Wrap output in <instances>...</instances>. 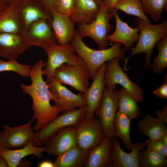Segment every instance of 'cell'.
I'll return each mask as SVG.
<instances>
[{
    "mask_svg": "<svg viewBox=\"0 0 167 167\" xmlns=\"http://www.w3.org/2000/svg\"><path fill=\"white\" fill-rule=\"evenodd\" d=\"M46 62L40 59L32 66L29 76L32 83L30 85L21 84L20 87L24 94L31 97L33 111V117L37 123L33 129L38 132L64 111L58 104V100L50 92L48 84L43 80V68Z\"/></svg>",
    "mask_w": 167,
    "mask_h": 167,
    "instance_id": "6da1fadb",
    "label": "cell"
},
{
    "mask_svg": "<svg viewBox=\"0 0 167 167\" xmlns=\"http://www.w3.org/2000/svg\"><path fill=\"white\" fill-rule=\"evenodd\" d=\"M136 28L138 30L139 39L135 46L130 49V55L124 58V69L130 59L134 55L141 53L145 54V68H149L151 64L152 55L156 45L158 41L167 34V20L156 24H152L138 17L134 20Z\"/></svg>",
    "mask_w": 167,
    "mask_h": 167,
    "instance_id": "7a4b0ae2",
    "label": "cell"
},
{
    "mask_svg": "<svg viewBox=\"0 0 167 167\" xmlns=\"http://www.w3.org/2000/svg\"><path fill=\"white\" fill-rule=\"evenodd\" d=\"M71 42L75 53L86 63L92 79L99 68L106 62L114 58L124 59L126 56L125 52L127 50L121 48L122 44L120 43L114 42L111 47L102 50H95L89 48L82 41L77 29Z\"/></svg>",
    "mask_w": 167,
    "mask_h": 167,
    "instance_id": "3957f363",
    "label": "cell"
},
{
    "mask_svg": "<svg viewBox=\"0 0 167 167\" xmlns=\"http://www.w3.org/2000/svg\"><path fill=\"white\" fill-rule=\"evenodd\" d=\"M96 0L100 5V10L96 19L89 24H77V30L82 39L85 37H91L96 43L99 49L102 50L107 47L106 36L113 28L110 20L114 16L113 12L109 13L107 8L102 4V0Z\"/></svg>",
    "mask_w": 167,
    "mask_h": 167,
    "instance_id": "277c9868",
    "label": "cell"
},
{
    "mask_svg": "<svg viewBox=\"0 0 167 167\" xmlns=\"http://www.w3.org/2000/svg\"><path fill=\"white\" fill-rule=\"evenodd\" d=\"M86 105L73 110L64 111L45 127L34 133L33 145L39 146L45 144L59 131L64 127L72 126L75 128L86 118Z\"/></svg>",
    "mask_w": 167,
    "mask_h": 167,
    "instance_id": "5b68a950",
    "label": "cell"
},
{
    "mask_svg": "<svg viewBox=\"0 0 167 167\" xmlns=\"http://www.w3.org/2000/svg\"><path fill=\"white\" fill-rule=\"evenodd\" d=\"M78 56L75 64L70 65L64 63L57 68L54 77L60 84L69 85L84 93L89 87L91 76L86 63Z\"/></svg>",
    "mask_w": 167,
    "mask_h": 167,
    "instance_id": "8992f818",
    "label": "cell"
},
{
    "mask_svg": "<svg viewBox=\"0 0 167 167\" xmlns=\"http://www.w3.org/2000/svg\"><path fill=\"white\" fill-rule=\"evenodd\" d=\"M119 91L115 87H105L103 96L96 113L98 116L105 137L115 136L114 122L118 109Z\"/></svg>",
    "mask_w": 167,
    "mask_h": 167,
    "instance_id": "52a82bcc",
    "label": "cell"
},
{
    "mask_svg": "<svg viewBox=\"0 0 167 167\" xmlns=\"http://www.w3.org/2000/svg\"><path fill=\"white\" fill-rule=\"evenodd\" d=\"M47 54L48 60L43 75L46 77L48 84L54 77L56 69L64 63L74 65L77 62L79 56L76 54L71 44L58 45L54 43L44 49Z\"/></svg>",
    "mask_w": 167,
    "mask_h": 167,
    "instance_id": "ba28073f",
    "label": "cell"
},
{
    "mask_svg": "<svg viewBox=\"0 0 167 167\" xmlns=\"http://www.w3.org/2000/svg\"><path fill=\"white\" fill-rule=\"evenodd\" d=\"M119 60L114 58L106 63L104 74L105 86L115 88L116 84H120L138 102H143V90L138 84L132 81L124 72L119 64Z\"/></svg>",
    "mask_w": 167,
    "mask_h": 167,
    "instance_id": "9c48e42d",
    "label": "cell"
},
{
    "mask_svg": "<svg viewBox=\"0 0 167 167\" xmlns=\"http://www.w3.org/2000/svg\"><path fill=\"white\" fill-rule=\"evenodd\" d=\"M77 146L89 151L100 144L105 135L98 119L85 118L75 128Z\"/></svg>",
    "mask_w": 167,
    "mask_h": 167,
    "instance_id": "30bf717a",
    "label": "cell"
},
{
    "mask_svg": "<svg viewBox=\"0 0 167 167\" xmlns=\"http://www.w3.org/2000/svg\"><path fill=\"white\" fill-rule=\"evenodd\" d=\"M32 118L27 123L22 126L11 127L5 124L3 130L0 132V148L14 149L27 145L33 139L34 133L31 124Z\"/></svg>",
    "mask_w": 167,
    "mask_h": 167,
    "instance_id": "8fae6325",
    "label": "cell"
},
{
    "mask_svg": "<svg viewBox=\"0 0 167 167\" xmlns=\"http://www.w3.org/2000/svg\"><path fill=\"white\" fill-rule=\"evenodd\" d=\"M51 28L47 20L40 19L33 23L20 35L30 46H36L45 49L56 41Z\"/></svg>",
    "mask_w": 167,
    "mask_h": 167,
    "instance_id": "7c38bea8",
    "label": "cell"
},
{
    "mask_svg": "<svg viewBox=\"0 0 167 167\" xmlns=\"http://www.w3.org/2000/svg\"><path fill=\"white\" fill-rule=\"evenodd\" d=\"M146 147L145 143H132L131 152H125L122 149L119 139L114 136L111 139L110 154L111 166L113 167H139L138 155L139 152Z\"/></svg>",
    "mask_w": 167,
    "mask_h": 167,
    "instance_id": "4fadbf2b",
    "label": "cell"
},
{
    "mask_svg": "<svg viewBox=\"0 0 167 167\" xmlns=\"http://www.w3.org/2000/svg\"><path fill=\"white\" fill-rule=\"evenodd\" d=\"M106 65V63H105L99 68L93 79L91 86L83 93L86 102V118H94L99 107L105 87L104 74Z\"/></svg>",
    "mask_w": 167,
    "mask_h": 167,
    "instance_id": "5bb4252c",
    "label": "cell"
},
{
    "mask_svg": "<svg viewBox=\"0 0 167 167\" xmlns=\"http://www.w3.org/2000/svg\"><path fill=\"white\" fill-rule=\"evenodd\" d=\"M48 84L51 93L57 99L58 103L64 111H71L86 105L83 93H73L58 82L54 77Z\"/></svg>",
    "mask_w": 167,
    "mask_h": 167,
    "instance_id": "9a60e30c",
    "label": "cell"
},
{
    "mask_svg": "<svg viewBox=\"0 0 167 167\" xmlns=\"http://www.w3.org/2000/svg\"><path fill=\"white\" fill-rule=\"evenodd\" d=\"M21 1L8 3L0 11V33L21 35L26 29L21 14Z\"/></svg>",
    "mask_w": 167,
    "mask_h": 167,
    "instance_id": "2e32d148",
    "label": "cell"
},
{
    "mask_svg": "<svg viewBox=\"0 0 167 167\" xmlns=\"http://www.w3.org/2000/svg\"><path fill=\"white\" fill-rule=\"evenodd\" d=\"M45 145L48 154L56 157L77 146L75 128L67 126L62 129Z\"/></svg>",
    "mask_w": 167,
    "mask_h": 167,
    "instance_id": "e0dca14e",
    "label": "cell"
},
{
    "mask_svg": "<svg viewBox=\"0 0 167 167\" xmlns=\"http://www.w3.org/2000/svg\"><path fill=\"white\" fill-rule=\"evenodd\" d=\"M30 46L20 34L0 33V56L3 58L16 59Z\"/></svg>",
    "mask_w": 167,
    "mask_h": 167,
    "instance_id": "ac0fdd59",
    "label": "cell"
},
{
    "mask_svg": "<svg viewBox=\"0 0 167 167\" xmlns=\"http://www.w3.org/2000/svg\"><path fill=\"white\" fill-rule=\"evenodd\" d=\"M118 10L114 9L113 12L116 21V28L114 32L107 35L106 40L108 42H118L123 44L126 50L132 47L139 39V34L137 28L130 27L122 21L119 16Z\"/></svg>",
    "mask_w": 167,
    "mask_h": 167,
    "instance_id": "d6986e66",
    "label": "cell"
},
{
    "mask_svg": "<svg viewBox=\"0 0 167 167\" xmlns=\"http://www.w3.org/2000/svg\"><path fill=\"white\" fill-rule=\"evenodd\" d=\"M51 24L56 41L58 45L69 43L73 39L76 32L75 23L70 17L58 13H52Z\"/></svg>",
    "mask_w": 167,
    "mask_h": 167,
    "instance_id": "ffe728a7",
    "label": "cell"
},
{
    "mask_svg": "<svg viewBox=\"0 0 167 167\" xmlns=\"http://www.w3.org/2000/svg\"><path fill=\"white\" fill-rule=\"evenodd\" d=\"M21 14L26 30L34 22L45 19L50 25L52 15L38 0H22Z\"/></svg>",
    "mask_w": 167,
    "mask_h": 167,
    "instance_id": "44dd1931",
    "label": "cell"
},
{
    "mask_svg": "<svg viewBox=\"0 0 167 167\" xmlns=\"http://www.w3.org/2000/svg\"><path fill=\"white\" fill-rule=\"evenodd\" d=\"M100 10L96 0H75L74 10L70 17L75 24H89L96 19Z\"/></svg>",
    "mask_w": 167,
    "mask_h": 167,
    "instance_id": "7402d4cb",
    "label": "cell"
},
{
    "mask_svg": "<svg viewBox=\"0 0 167 167\" xmlns=\"http://www.w3.org/2000/svg\"><path fill=\"white\" fill-rule=\"evenodd\" d=\"M33 140L24 147L10 149L3 148H0V155L6 160L9 167L17 166L19 162L24 157L33 155L38 159L41 158L43 156V153L46 152L45 148L34 146L32 143Z\"/></svg>",
    "mask_w": 167,
    "mask_h": 167,
    "instance_id": "603a6c76",
    "label": "cell"
},
{
    "mask_svg": "<svg viewBox=\"0 0 167 167\" xmlns=\"http://www.w3.org/2000/svg\"><path fill=\"white\" fill-rule=\"evenodd\" d=\"M111 139L105 137L100 144L89 151L85 167H104L111 166L110 150Z\"/></svg>",
    "mask_w": 167,
    "mask_h": 167,
    "instance_id": "cb8c5ba5",
    "label": "cell"
},
{
    "mask_svg": "<svg viewBox=\"0 0 167 167\" xmlns=\"http://www.w3.org/2000/svg\"><path fill=\"white\" fill-rule=\"evenodd\" d=\"M166 124L158 118L148 114L139 121L137 126L142 134L151 140H156L160 139L163 135L167 133Z\"/></svg>",
    "mask_w": 167,
    "mask_h": 167,
    "instance_id": "d4e9b609",
    "label": "cell"
},
{
    "mask_svg": "<svg viewBox=\"0 0 167 167\" xmlns=\"http://www.w3.org/2000/svg\"><path fill=\"white\" fill-rule=\"evenodd\" d=\"M89 151L77 146L57 156L54 162L55 167H81L86 164Z\"/></svg>",
    "mask_w": 167,
    "mask_h": 167,
    "instance_id": "484cf974",
    "label": "cell"
},
{
    "mask_svg": "<svg viewBox=\"0 0 167 167\" xmlns=\"http://www.w3.org/2000/svg\"><path fill=\"white\" fill-rule=\"evenodd\" d=\"M138 102L128 91L121 87L118 102L119 111L131 119L136 118L141 115V108Z\"/></svg>",
    "mask_w": 167,
    "mask_h": 167,
    "instance_id": "4316f807",
    "label": "cell"
},
{
    "mask_svg": "<svg viewBox=\"0 0 167 167\" xmlns=\"http://www.w3.org/2000/svg\"><path fill=\"white\" fill-rule=\"evenodd\" d=\"M131 119L118 110L115 116L114 122L115 136L120 138L124 147L131 151L132 143L130 136Z\"/></svg>",
    "mask_w": 167,
    "mask_h": 167,
    "instance_id": "83f0119b",
    "label": "cell"
},
{
    "mask_svg": "<svg viewBox=\"0 0 167 167\" xmlns=\"http://www.w3.org/2000/svg\"><path fill=\"white\" fill-rule=\"evenodd\" d=\"M166 157L147 148L140 151L138 155L139 167H165Z\"/></svg>",
    "mask_w": 167,
    "mask_h": 167,
    "instance_id": "f1b7e54d",
    "label": "cell"
},
{
    "mask_svg": "<svg viewBox=\"0 0 167 167\" xmlns=\"http://www.w3.org/2000/svg\"><path fill=\"white\" fill-rule=\"evenodd\" d=\"M158 53L153 60L151 67L153 73L160 75L167 67V34L157 43Z\"/></svg>",
    "mask_w": 167,
    "mask_h": 167,
    "instance_id": "f546056e",
    "label": "cell"
},
{
    "mask_svg": "<svg viewBox=\"0 0 167 167\" xmlns=\"http://www.w3.org/2000/svg\"><path fill=\"white\" fill-rule=\"evenodd\" d=\"M114 8L121 11L127 14L134 15L151 23L144 13L139 0H118Z\"/></svg>",
    "mask_w": 167,
    "mask_h": 167,
    "instance_id": "4dcf8cb0",
    "label": "cell"
},
{
    "mask_svg": "<svg viewBox=\"0 0 167 167\" xmlns=\"http://www.w3.org/2000/svg\"><path fill=\"white\" fill-rule=\"evenodd\" d=\"M145 13L149 15L155 23L161 18L164 9L167 11V0H139Z\"/></svg>",
    "mask_w": 167,
    "mask_h": 167,
    "instance_id": "1f68e13d",
    "label": "cell"
},
{
    "mask_svg": "<svg viewBox=\"0 0 167 167\" xmlns=\"http://www.w3.org/2000/svg\"><path fill=\"white\" fill-rule=\"evenodd\" d=\"M32 66L19 63L16 59L8 60L5 61L0 59V72L13 71L23 77L29 76Z\"/></svg>",
    "mask_w": 167,
    "mask_h": 167,
    "instance_id": "d6a6232c",
    "label": "cell"
},
{
    "mask_svg": "<svg viewBox=\"0 0 167 167\" xmlns=\"http://www.w3.org/2000/svg\"><path fill=\"white\" fill-rule=\"evenodd\" d=\"M53 2L57 12L69 17L75 5V0H54Z\"/></svg>",
    "mask_w": 167,
    "mask_h": 167,
    "instance_id": "836d02e7",
    "label": "cell"
},
{
    "mask_svg": "<svg viewBox=\"0 0 167 167\" xmlns=\"http://www.w3.org/2000/svg\"><path fill=\"white\" fill-rule=\"evenodd\" d=\"M144 142L147 148L164 156H167V146L160 139L152 140L148 139Z\"/></svg>",
    "mask_w": 167,
    "mask_h": 167,
    "instance_id": "e575fe53",
    "label": "cell"
},
{
    "mask_svg": "<svg viewBox=\"0 0 167 167\" xmlns=\"http://www.w3.org/2000/svg\"><path fill=\"white\" fill-rule=\"evenodd\" d=\"M165 83L154 90L153 93L157 96L163 99L167 98V75L165 76Z\"/></svg>",
    "mask_w": 167,
    "mask_h": 167,
    "instance_id": "d590c367",
    "label": "cell"
},
{
    "mask_svg": "<svg viewBox=\"0 0 167 167\" xmlns=\"http://www.w3.org/2000/svg\"><path fill=\"white\" fill-rule=\"evenodd\" d=\"M157 117L161 119L165 123H167V105H165L163 109H157L155 112Z\"/></svg>",
    "mask_w": 167,
    "mask_h": 167,
    "instance_id": "8d00e7d4",
    "label": "cell"
},
{
    "mask_svg": "<svg viewBox=\"0 0 167 167\" xmlns=\"http://www.w3.org/2000/svg\"><path fill=\"white\" fill-rule=\"evenodd\" d=\"M52 14L57 12L54 4V0H38Z\"/></svg>",
    "mask_w": 167,
    "mask_h": 167,
    "instance_id": "74e56055",
    "label": "cell"
},
{
    "mask_svg": "<svg viewBox=\"0 0 167 167\" xmlns=\"http://www.w3.org/2000/svg\"><path fill=\"white\" fill-rule=\"evenodd\" d=\"M118 0H102L101 3L107 9L109 13H112L114 6Z\"/></svg>",
    "mask_w": 167,
    "mask_h": 167,
    "instance_id": "f35d334b",
    "label": "cell"
},
{
    "mask_svg": "<svg viewBox=\"0 0 167 167\" xmlns=\"http://www.w3.org/2000/svg\"><path fill=\"white\" fill-rule=\"evenodd\" d=\"M39 167H55L54 162L49 161H45L40 163L38 165Z\"/></svg>",
    "mask_w": 167,
    "mask_h": 167,
    "instance_id": "ab89813d",
    "label": "cell"
},
{
    "mask_svg": "<svg viewBox=\"0 0 167 167\" xmlns=\"http://www.w3.org/2000/svg\"><path fill=\"white\" fill-rule=\"evenodd\" d=\"M32 163L31 161L25 160H21L17 166L18 167H30Z\"/></svg>",
    "mask_w": 167,
    "mask_h": 167,
    "instance_id": "60d3db41",
    "label": "cell"
},
{
    "mask_svg": "<svg viewBox=\"0 0 167 167\" xmlns=\"http://www.w3.org/2000/svg\"><path fill=\"white\" fill-rule=\"evenodd\" d=\"M0 167H9L8 164L6 159L0 155Z\"/></svg>",
    "mask_w": 167,
    "mask_h": 167,
    "instance_id": "b9f144b4",
    "label": "cell"
},
{
    "mask_svg": "<svg viewBox=\"0 0 167 167\" xmlns=\"http://www.w3.org/2000/svg\"><path fill=\"white\" fill-rule=\"evenodd\" d=\"M8 4L6 0H0V11L3 9Z\"/></svg>",
    "mask_w": 167,
    "mask_h": 167,
    "instance_id": "7bdbcfd3",
    "label": "cell"
},
{
    "mask_svg": "<svg viewBox=\"0 0 167 167\" xmlns=\"http://www.w3.org/2000/svg\"><path fill=\"white\" fill-rule=\"evenodd\" d=\"M160 139L167 146V133L163 135L161 137Z\"/></svg>",
    "mask_w": 167,
    "mask_h": 167,
    "instance_id": "ee69618b",
    "label": "cell"
},
{
    "mask_svg": "<svg viewBox=\"0 0 167 167\" xmlns=\"http://www.w3.org/2000/svg\"><path fill=\"white\" fill-rule=\"evenodd\" d=\"M8 3H16L20 2L22 0H6Z\"/></svg>",
    "mask_w": 167,
    "mask_h": 167,
    "instance_id": "f6af8a7d",
    "label": "cell"
}]
</instances>
